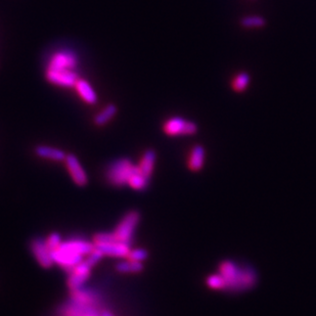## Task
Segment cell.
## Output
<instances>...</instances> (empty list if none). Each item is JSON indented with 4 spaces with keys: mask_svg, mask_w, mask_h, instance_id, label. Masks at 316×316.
I'll return each instance as SVG.
<instances>
[{
    "mask_svg": "<svg viewBox=\"0 0 316 316\" xmlns=\"http://www.w3.org/2000/svg\"><path fill=\"white\" fill-rule=\"evenodd\" d=\"M218 275L223 281V290L242 292L253 288L257 275L250 267H241L233 261H223L219 265Z\"/></svg>",
    "mask_w": 316,
    "mask_h": 316,
    "instance_id": "6da1fadb",
    "label": "cell"
},
{
    "mask_svg": "<svg viewBox=\"0 0 316 316\" xmlns=\"http://www.w3.org/2000/svg\"><path fill=\"white\" fill-rule=\"evenodd\" d=\"M129 159H120L112 163L106 173L108 182L114 187H124L128 185L129 178L137 169Z\"/></svg>",
    "mask_w": 316,
    "mask_h": 316,
    "instance_id": "7a4b0ae2",
    "label": "cell"
},
{
    "mask_svg": "<svg viewBox=\"0 0 316 316\" xmlns=\"http://www.w3.org/2000/svg\"><path fill=\"white\" fill-rule=\"evenodd\" d=\"M141 219V214L138 211L128 212L117 225V229L114 232L115 237L119 242L129 244L131 243L135 229Z\"/></svg>",
    "mask_w": 316,
    "mask_h": 316,
    "instance_id": "3957f363",
    "label": "cell"
},
{
    "mask_svg": "<svg viewBox=\"0 0 316 316\" xmlns=\"http://www.w3.org/2000/svg\"><path fill=\"white\" fill-rule=\"evenodd\" d=\"M163 130L169 137H178V135H193L197 132L198 127L192 121L174 117L165 122Z\"/></svg>",
    "mask_w": 316,
    "mask_h": 316,
    "instance_id": "277c9868",
    "label": "cell"
},
{
    "mask_svg": "<svg viewBox=\"0 0 316 316\" xmlns=\"http://www.w3.org/2000/svg\"><path fill=\"white\" fill-rule=\"evenodd\" d=\"M45 77L50 83L66 88L75 87V84L79 79L75 70L48 69Z\"/></svg>",
    "mask_w": 316,
    "mask_h": 316,
    "instance_id": "5b68a950",
    "label": "cell"
},
{
    "mask_svg": "<svg viewBox=\"0 0 316 316\" xmlns=\"http://www.w3.org/2000/svg\"><path fill=\"white\" fill-rule=\"evenodd\" d=\"M78 57L72 51H60L53 55L48 69L75 70L78 66Z\"/></svg>",
    "mask_w": 316,
    "mask_h": 316,
    "instance_id": "8992f818",
    "label": "cell"
},
{
    "mask_svg": "<svg viewBox=\"0 0 316 316\" xmlns=\"http://www.w3.org/2000/svg\"><path fill=\"white\" fill-rule=\"evenodd\" d=\"M54 262L62 266L64 269L70 274L73 268L76 267L83 261V256L77 253H74L70 250H67L60 246V248L54 252H52Z\"/></svg>",
    "mask_w": 316,
    "mask_h": 316,
    "instance_id": "52a82bcc",
    "label": "cell"
},
{
    "mask_svg": "<svg viewBox=\"0 0 316 316\" xmlns=\"http://www.w3.org/2000/svg\"><path fill=\"white\" fill-rule=\"evenodd\" d=\"M31 251L37 262L45 269L51 268L54 265V259L51 250L48 248L45 240L35 239L31 243Z\"/></svg>",
    "mask_w": 316,
    "mask_h": 316,
    "instance_id": "ba28073f",
    "label": "cell"
},
{
    "mask_svg": "<svg viewBox=\"0 0 316 316\" xmlns=\"http://www.w3.org/2000/svg\"><path fill=\"white\" fill-rule=\"evenodd\" d=\"M90 269H92V267L88 266L84 260L73 268L67 282L71 292L79 290L83 287V285L90 277Z\"/></svg>",
    "mask_w": 316,
    "mask_h": 316,
    "instance_id": "9c48e42d",
    "label": "cell"
},
{
    "mask_svg": "<svg viewBox=\"0 0 316 316\" xmlns=\"http://www.w3.org/2000/svg\"><path fill=\"white\" fill-rule=\"evenodd\" d=\"M65 163L74 183L79 187L86 186L88 183V177L77 157L73 154H69L65 159Z\"/></svg>",
    "mask_w": 316,
    "mask_h": 316,
    "instance_id": "30bf717a",
    "label": "cell"
},
{
    "mask_svg": "<svg viewBox=\"0 0 316 316\" xmlns=\"http://www.w3.org/2000/svg\"><path fill=\"white\" fill-rule=\"evenodd\" d=\"M75 89L79 97L88 105H96L99 101L98 95L93 85L85 79H78L75 84Z\"/></svg>",
    "mask_w": 316,
    "mask_h": 316,
    "instance_id": "8fae6325",
    "label": "cell"
},
{
    "mask_svg": "<svg viewBox=\"0 0 316 316\" xmlns=\"http://www.w3.org/2000/svg\"><path fill=\"white\" fill-rule=\"evenodd\" d=\"M96 247L98 249H100L104 253V255L116 257V258H127L129 252L131 250L129 244L122 243V242L99 245Z\"/></svg>",
    "mask_w": 316,
    "mask_h": 316,
    "instance_id": "7c38bea8",
    "label": "cell"
},
{
    "mask_svg": "<svg viewBox=\"0 0 316 316\" xmlns=\"http://www.w3.org/2000/svg\"><path fill=\"white\" fill-rule=\"evenodd\" d=\"M61 246L67 250H70V251L77 253V254H80L82 256L89 255L96 249V245L94 243H89V242H86L83 240L68 241V242L62 243Z\"/></svg>",
    "mask_w": 316,
    "mask_h": 316,
    "instance_id": "4fadbf2b",
    "label": "cell"
},
{
    "mask_svg": "<svg viewBox=\"0 0 316 316\" xmlns=\"http://www.w3.org/2000/svg\"><path fill=\"white\" fill-rule=\"evenodd\" d=\"M35 154L40 158L57 162L65 161L67 157V154L64 151L49 146H38L35 149Z\"/></svg>",
    "mask_w": 316,
    "mask_h": 316,
    "instance_id": "5bb4252c",
    "label": "cell"
},
{
    "mask_svg": "<svg viewBox=\"0 0 316 316\" xmlns=\"http://www.w3.org/2000/svg\"><path fill=\"white\" fill-rule=\"evenodd\" d=\"M156 158H157V155H156V152L154 150H148L142 160H141V163L139 166V169H140V172L148 179L150 180L151 179V176L153 174V171H154V167H155V163H156Z\"/></svg>",
    "mask_w": 316,
    "mask_h": 316,
    "instance_id": "9a60e30c",
    "label": "cell"
},
{
    "mask_svg": "<svg viewBox=\"0 0 316 316\" xmlns=\"http://www.w3.org/2000/svg\"><path fill=\"white\" fill-rule=\"evenodd\" d=\"M205 163V149L202 146H195L190 154L188 166L192 171H200Z\"/></svg>",
    "mask_w": 316,
    "mask_h": 316,
    "instance_id": "2e32d148",
    "label": "cell"
},
{
    "mask_svg": "<svg viewBox=\"0 0 316 316\" xmlns=\"http://www.w3.org/2000/svg\"><path fill=\"white\" fill-rule=\"evenodd\" d=\"M117 272L121 274H139L144 270L143 262L132 261V260H124L120 261L116 265Z\"/></svg>",
    "mask_w": 316,
    "mask_h": 316,
    "instance_id": "e0dca14e",
    "label": "cell"
},
{
    "mask_svg": "<svg viewBox=\"0 0 316 316\" xmlns=\"http://www.w3.org/2000/svg\"><path fill=\"white\" fill-rule=\"evenodd\" d=\"M117 107L114 104H110L108 105L106 108H104L98 115L95 116V124L98 126H104L107 123L110 122V120H112L116 114H117Z\"/></svg>",
    "mask_w": 316,
    "mask_h": 316,
    "instance_id": "ac0fdd59",
    "label": "cell"
},
{
    "mask_svg": "<svg viewBox=\"0 0 316 316\" xmlns=\"http://www.w3.org/2000/svg\"><path fill=\"white\" fill-rule=\"evenodd\" d=\"M150 180H148L141 172L139 169V166L135 169V171L133 172V174L130 176L129 182H128V186H130V188H132L133 190L137 191H143L145 189H147L148 185H149Z\"/></svg>",
    "mask_w": 316,
    "mask_h": 316,
    "instance_id": "d6986e66",
    "label": "cell"
},
{
    "mask_svg": "<svg viewBox=\"0 0 316 316\" xmlns=\"http://www.w3.org/2000/svg\"><path fill=\"white\" fill-rule=\"evenodd\" d=\"M249 83H250V76L247 73H240L234 78L232 86L235 92L243 93L247 89Z\"/></svg>",
    "mask_w": 316,
    "mask_h": 316,
    "instance_id": "ffe728a7",
    "label": "cell"
},
{
    "mask_svg": "<svg viewBox=\"0 0 316 316\" xmlns=\"http://www.w3.org/2000/svg\"><path fill=\"white\" fill-rule=\"evenodd\" d=\"M116 242H119V241L115 237L114 233H99L94 237V244L96 246L111 244V243H116Z\"/></svg>",
    "mask_w": 316,
    "mask_h": 316,
    "instance_id": "44dd1931",
    "label": "cell"
},
{
    "mask_svg": "<svg viewBox=\"0 0 316 316\" xmlns=\"http://www.w3.org/2000/svg\"><path fill=\"white\" fill-rule=\"evenodd\" d=\"M149 257V253L147 250L142 249V248H138V249H133L130 250L127 259L132 260V261H138V262H143L145 260H147Z\"/></svg>",
    "mask_w": 316,
    "mask_h": 316,
    "instance_id": "7402d4cb",
    "label": "cell"
},
{
    "mask_svg": "<svg viewBox=\"0 0 316 316\" xmlns=\"http://www.w3.org/2000/svg\"><path fill=\"white\" fill-rule=\"evenodd\" d=\"M45 243H47V246L51 250V252H54L60 248L63 242L60 234L53 233L48 237L47 240H45Z\"/></svg>",
    "mask_w": 316,
    "mask_h": 316,
    "instance_id": "603a6c76",
    "label": "cell"
},
{
    "mask_svg": "<svg viewBox=\"0 0 316 316\" xmlns=\"http://www.w3.org/2000/svg\"><path fill=\"white\" fill-rule=\"evenodd\" d=\"M242 25L247 28H259L265 25V21L261 17H247L242 20Z\"/></svg>",
    "mask_w": 316,
    "mask_h": 316,
    "instance_id": "cb8c5ba5",
    "label": "cell"
},
{
    "mask_svg": "<svg viewBox=\"0 0 316 316\" xmlns=\"http://www.w3.org/2000/svg\"><path fill=\"white\" fill-rule=\"evenodd\" d=\"M104 256H105L104 253H103L100 249H98V248L96 247V249H95L92 253H90L89 255H87V258H86L84 261H85V263H86L88 266L93 267V266H95Z\"/></svg>",
    "mask_w": 316,
    "mask_h": 316,
    "instance_id": "d4e9b609",
    "label": "cell"
},
{
    "mask_svg": "<svg viewBox=\"0 0 316 316\" xmlns=\"http://www.w3.org/2000/svg\"><path fill=\"white\" fill-rule=\"evenodd\" d=\"M206 283H207V286L210 289H213V290H223V281H222L221 277L218 274L210 276L207 279Z\"/></svg>",
    "mask_w": 316,
    "mask_h": 316,
    "instance_id": "484cf974",
    "label": "cell"
},
{
    "mask_svg": "<svg viewBox=\"0 0 316 316\" xmlns=\"http://www.w3.org/2000/svg\"><path fill=\"white\" fill-rule=\"evenodd\" d=\"M101 316H115V315L109 310H104V311H102Z\"/></svg>",
    "mask_w": 316,
    "mask_h": 316,
    "instance_id": "4316f807",
    "label": "cell"
}]
</instances>
